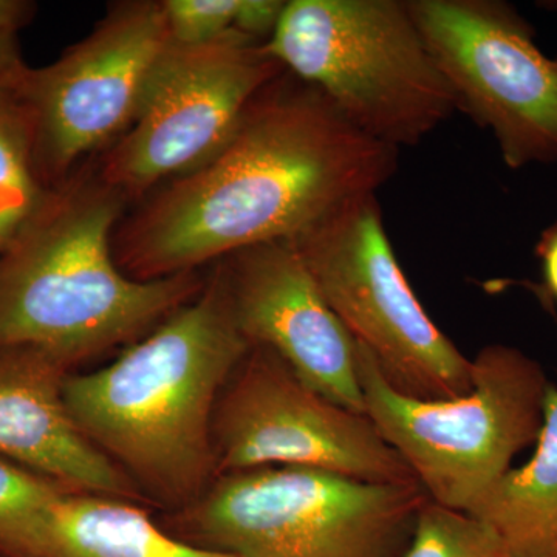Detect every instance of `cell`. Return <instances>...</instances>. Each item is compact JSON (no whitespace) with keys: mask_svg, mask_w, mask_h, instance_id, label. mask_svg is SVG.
<instances>
[{"mask_svg":"<svg viewBox=\"0 0 557 557\" xmlns=\"http://www.w3.org/2000/svg\"><path fill=\"white\" fill-rule=\"evenodd\" d=\"M0 557H3V556H0Z\"/></svg>","mask_w":557,"mask_h":557,"instance_id":"cell-25","label":"cell"},{"mask_svg":"<svg viewBox=\"0 0 557 557\" xmlns=\"http://www.w3.org/2000/svg\"><path fill=\"white\" fill-rule=\"evenodd\" d=\"M69 375V366L44 348H0V457L72 493L146 502L70 416Z\"/></svg>","mask_w":557,"mask_h":557,"instance_id":"cell-13","label":"cell"},{"mask_svg":"<svg viewBox=\"0 0 557 557\" xmlns=\"http://www.w3.org/2000/svg\"><path fill=\"white\" fill-rule=\"evenodd\" d=\"M285 5L287 2L282 0H242L234 30L260 42H269Z\"/></svg>","mask_w":557,"mask_h":557,"instance_id":"cell-20","label":"cell"},{"mask_svg":"<svg viewBox=\"0 0 557 557\" xmlns=\"http://www.w3.org/2000/svg\"><path fill=\"white\" fill-rule=\"evenodd\" d=\"M47 557H233L172 536L137 502L62 494Z\"/></svg>","mask_w":557,"mask_h":557,"instance_id":"cell-15","label":"cell"},{"mask_svg":"<svg viewBox=\"0 0 557 557\" xmlns=\"http://www.w3.org/2000/svg\"><path fill=\"white\" fill-rule=\"evenodd\" d=\"M410 14L463 110L509 170L557 161V62L498 0H410Z\"/></svg>","mask_w":557,"mask_h":557,"instance_id":"cell-10","label":"cell"},{"mask_svg":"<svg viewBox=\"0 0 557 557\" xmlns=\"http://www.w3.org/2000/svg\"><path fill=\"white\" fill-rule=\"evenodd\" d=\"M172 44L163 0H120L57 61L25 70L16 95L46 188L131 129Z\"/></svg>","mask_w":557,"mask_h":557,"instance_id":"cell-8","label":"cell"},{"mask_svg":"<svg viewBox=\"0 0 557 557\" xmlns=\"http://www.w3.org/2000/svg\"><path fill=\"white\" fill-rule=\"evenodd\" d=\"M284 72L267 42L236 30L200 46L172 44L138 119L95 157L102 180L135 203L196 170L225 145L256 95Z\"/></svg>","mask_w":557,"mask_h":557,"instance_id":"cell-9","label":"cell"},{"mask_svg":"<svg viewBox=\"0 0 557 557\" xmlns=\"http://www.w3.org/2000/svg\"><path fill=\"white\" fill-rule=\"evenodd\" d=\"M129 200L79 164L0 252V348L35 346L70 369L123 346L199 295V271L153 281L123 273L112 239Z\"/></svg>","mask_w":557,"mask_h":557,"instance_id":"cell-3","label":"cell"},{"mask_svg":"<svg viewBox=\"0 0 557 557\" xmlns=\"http://www.w3.org/2000/svg\"><path fill=\"white\" fill-rule=\"evenodd\" d=\"M428 500L420 483L259 468L218 475L163 527L233 557H403Z\"/></svg>","mask_w":557,"mask_h":557,"instance_id":"cell-4","label":"cell"},{"mask_svg":"<svg viewBox=\"0 0 557 557\" xmlns=\"http://www.w3.org/2000/svg\"><path fill=\"white\" fill-rule=\"evenodd\" d=\"M511 557H557V387L549 386L533 457L511 468L468 509Z\"/></svg>","mask_w":557,"mask_h":557,"instance_id":"cell-14","label":"cell"},{"mask_svg":"<svg viewBox=\"0 0 557 557\" xmlns=\"http://www.w3.org/2000/svg\"><path fill=\"white\" fill-rule=\"evenodd\" d=\"M36 11L38 5L30 0H0V33L16 36L35 21Z\"/></svg>","mask_w":557,"mask_h":557,"instance_id":"cell-23","label":"cell"},{"mask_svg":"<svg viewBox=\"0 0 557 557\" xmlns=\"http://www.w3.org/2000/svg\"><path fill=\"white\" fill-rule=\"evenodd\" d=\"M359 131L399 149L450 119L458 102L399 0H292L267 42Z\"/></svg>","mask_w":557,"mask_h":557,"instance_id":"cell-5","label":"cell"},{"mask_svg":"<svg viewBox=\"0 0 557 557\" xmlns=\"http://www.w3.org/2000/svg\"><path fill=\"white\" fill-rule=\"evenodd\" d=\"M67 491L0 457V556L47 557L54 505Z\"/></svg>","mask_w":557,"mask_h":557,"instance_id":"cell-17","label":"cell"},{"mask_svg":"<svg viewBox=\"0 0 557 557\" xmlns=\"http://www.w3.org/2000/svg\"><path fill=\"white\" fill-rule=\"evenodd\" d=\"M357 366L366 417L442 507L468 512L519 453L536 445L552 383L519 348H482L472 359L471 391L446 399L395 391L358 343Z\"/></svg>","mask_w":557,"mask_h":557,"instance_id":"cell-6","label":"cell"},{"mask_svg":"<svg viewBox=\"0 0 557 557\" xmlns=\"http://www.w3.org/2000/svg\"><path fill=\"white\" fill-rule=\"evenodd\" d=\"M249 350L214 267L196 298L115 361L70 373L65 405L146 500L177 511L219 475L212 420Z\"/></svg>","mask_w":557,"mask_h":557,"instance_id":"cell-2","label":"cell"},{"mask_svg":"<svg viewBox=\"0 0 557 557\" xmlns=\"http://www.w3.org/2000/svg\"><path fill=\"white\" fill-rule=\"evenodd\" d=\"M212 443L219 475L295 467L364 482L418 483L368 417L318 394L267 347H251L223 388Z\"/></svg>","mask_w":557,"mask_h":557,"instance_id":"cell-11","label":"cell"},{"mask_svg":"<svg viewBox=\"0 0 557 557\" xmlns=\"http://www.w3.org/2000/svg\"><path fill=\"white\" fill-rule=\"evenodd\" d=\"M319 292L395 391L456 398L472 387V361L437 327L399 267L376 194L358 197L289 240Z\"/></svg>","mask_w":557,"mask_h":557,"instance_id":"cell-7","label":"cell"},{"mask_svg":"<svg viewBox=\"0 0 557 557\" xmlns=\"http://www.w3.org/2000/svg\"><path fill=\"white\" fill-rule=\"evenodd\" d=\"M27 69L16 36L0 33V95L16 91Z\"/></svg>","mask_w":557,"mask_h":557,"instance_id":"cell-22","label":"cell"},{"mask_svg":"<svg viewBox=\"0 0 557 557\" xmlns=\"http://www.w3.org/2000/svg\"><path fill=\"white\" fill-rule=\"evenodd\" d=\"M242 0H163L171 38L178 46H200L233 32Z\"/></svg>","mask_w":557,"mask_h":557,"instance_id":"cell-19","label":"cell"},{"mask_svg":"<svg viewBox=\"0 0 557 557\" xmlns=\"http://www.w3.org/2000/svg\"><path fill=\"white\" fill-rule=\"evenodd\" d=\"M534 252L541 262L542 284L531 288L545 306L553 307L557 304V222L544 230Z\"/></svg>","mask_w":557,"mask_h":557,"instance_id":"cell-21","label":"cell"},{"mask_svg":"<svg viewBox=\"0 0 557 557\" xmlns=\"http://www.w3.org/2000/svg\"><path fill=\"white\" fill-rule=\"evenodd\" d=\"M398 149L359 131L285 70L256 95L231 137L196 170L150 190L113 233L124 274L153 281L289 242L376 190Z\"/></svg>","mask_w":557,"mask_h":557,"instance_id":"cell-1","label":"cell"},{"mask_svg":"<svg viewBox=\"0 0 557 557\" xmlns=\"http://www.w3.org/2000/svg\"><path fill=\"white\" fill-rule=\"evenodd\" d=\"M555 61L557 62V54H556Z\"/></svg>","mask_w":557,"mask_h":557,"instance_id":"cell-24","label":"cell"},{"mask_svg":"<svg viewBox=\"0 0 557 557\" xmlns=\"http://www.w3.org/2000/svg\"><path fill=\"white\" fill-rule=\"evenodd\" d=\"M33 157L32 124L16 91L0 95V252L46 200Z\"/></svg>","mask_w":557,"mask_h":557,"instance_id":"cell-16","label":"cell"},{"mask_svg":"<svg viewBox=\"0 0 557 557\" xmlns=\"http://www.w3.org/2000/svg\"><path fill=\"white\" fill-rule=\"evenodd\" d=\"M214 265L249 346L270 348L307 386L366 416L357 343L289 242L242 249Z\"/></svg>","mask_w":557,"mask_h":557,"instance_id":"cell-12","label":"cell"},{"mask_svg":"<svg viewBox=\"0 0 557 557\" xmlns=\"http://www.w3.org/2000/svg\"><path fill=\"white\" fill-rule=\"evenodd\" d=\"M403 557H511L502 539L468 512L435 504L431 498L418 515Z\"/></svg>","mask_w":557,"mask_h":557,"instance_id":"cell-18","label":"cell"}]
</instances>
